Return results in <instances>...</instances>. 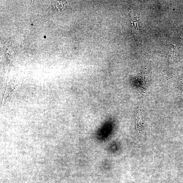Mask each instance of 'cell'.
<instances>
[{"label": "cell", "instance_id": "1", "mask_svg": "<svg viewBox=\"0 0 183 183\" xmlns=\"http://www.w3.org/2000/svg\"><path fill=\"white\" fill-rule=\"evenodd\" d=\"M132 23L133 25V32L135 38H137L139 34V26L138 20L134 15H132Z\"/></svg>", "mask_w": 183, "mask_h": 183}]
</instances>
